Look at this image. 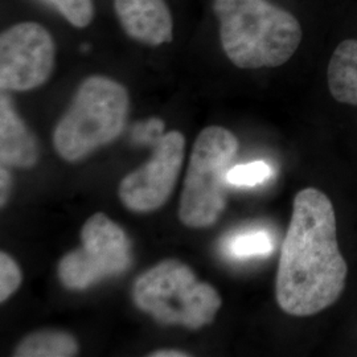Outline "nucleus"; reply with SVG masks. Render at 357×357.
<instances>
[{
    "label": "nucleus",
    "instance_id": "f03ea898",
    "mask_svg": "<svg viewBox=\"0 0 357 357\" xmlns=\"http://www.w3.org/2000/svg\"><path fill=\"white\" fill-rule=\"evenodd\" d=\"M213 10L222 50L241 69L286 64L302 43L298 19L268 0H215Z\"/></svg>",
    "mask_w": 357,
    "mask_h": 357
},
{
    "label": "nucleus",
    "instance_id": "39448f33",
    "mask_svg": "<svg viewBox=\"0 0 357 357\" xmlns=\"http://www.w3.org/2000/svg\"><path fill=\"white\" fill-rule=\"evenodd\" d=\"M238 147V139L228 128L209 126L199 134L178 205L183 225L203 229L216 224L227 205L228 172Z\"/></svg>",
    "mask_w": 357,
    "mask_h": 357
},
{
    "label": "nucleus",
    "instance_id": "a211bd4d",
    "mask_svg": "<svg viewBox=\"0 0 357 357\" xmlns=\"http://www.w3.org/2000/svg\"><path fill=\"white\" fill-rule=\"evenodd\" d=\"M1 206H4L7 203V199H8V195H10V188H11V175L10 172L4 168V166L1 167Z\"/></svg>",
    "mask_w": 357,
    "mask_h": 357
},
{
    "label": "nucleus",
    "instance_id": "6ab92c4d",
    "mask_svg": "<svg viewBox=\"0 0 357 357\" xmlns=\"http://www.w3.org/2000/svg\"><path fill=\"white\" fill-rule=\"evenodd\" d=\"M191 355L178 349H158L149 354V357H190Z\"/></svg>",
    "mask_w": 357,
    "mask_h": 357
},
{
    "label": "nucleus",
    "instance_id": "0eeeda50",
    "mask_svg": "<svg viewBox=\"0 0 357 357\" xmlns=\"http://www.w3.org/2000/svg\"><path fill=\"white\" fill-rule=\"evenodd\" d=\"M56 45L48 29L24 22L0 36V88L3 91H28L44 85L51 77Z\"/></svg>",
    "mask_w": 357,
    "mask_h": 357
},
{
    "label": "nucleus",
    "instance_id": "6e6552de",
    "mask_svg": "<svg viewBox=\"0 0 357 357\" xmlns=\"http://www.w3.org/2000/svg\"><path fill=\"white\" fill-rule=\"evenodd\" d=\"M184 149L180 131L162 135L153 158L122 178L118 191L122 204L135 213H150L166 204L183 167Z\"/></svg>",
    "mask_w": 357,
    "mask_h": 357
},
{
    "label": "nucleus",
    "instance_id": "f3484780",
    "mask_svg": "<svg viewBox=\"0 0 357 357\" xmlns=\"http://www.w3.org/2000/svg\"><path fill=\"white\" fill-rule=\"evenodd\" d=\"M165 128V123L159 118H151L146 123H141L135 128V135L143 141H151L155 135H160Z\"/></svg>",
    "mask_w": 357,
    "mask_h": 357
},
{
    "label": "nucleus",
    "instance_id": "1a4fd4ad",
    "mask_svg": "<svg viewBox=\"0 0 357 357\" xmlns=\"http://www.w3.org/2000/svg\"><path fill=\"white\" fill-rule=\"evenodd\" d=\"M116 17L128 36L159 47L174 38V20L165 0H114Z\"/></svg>",
    "mask_w": 357,
    "mask_h": 357
},
{
    "label": "nucleus",
    "instance_id": "423d86ee",
    "mask_svg": "<svg viewBox=\"0 0 357 357\" xmlns=\"http://www.w3.org/2000/svg\"><path fill=\"white\" fill-rule=\"evenodd\" d=\"M81 243L61 258L57 268L60 282L69 290H86L131 265V243L125 230L105 213L88 218L81 229Z\"/></svg>",
    "mask_w": 357,
    "mask_h": 357
},
{
    "label": "nucleus",
    "instance_id": "9b49d317",
    "mask_svg": "<svg viewBox=\"0 0 357 357\" xmlns=\"http://www.w3.org/2000/svg\"><path fill=\"white\" fill-rule=\"evenodd\" d=\"M328 89L337 102L357 106V40L342 41L332 53L327 69Z\"/></svg>",
    "mask_w": 357,
    "mask_h": 357
},
{
    "label": "nucleus",
    "instance_id": "dca6fc26",
    "mask_svg": "<svg viewBox=\"0 0 357 357\" xmlns=\"http://www.w3.org/2000/svg\"><path fill=\"white\" fill-rule=\"evenodd\" d=\"M23 281V274L13 257L0 253V302L4 303L17 291Z\"/></svg>",
    "mask_w": 357,
    "mask_h": 357
},
{
    "label": "nucleus",
    "instance_id": "9d476101",
    "mask_svg": "<svg viewBox=\"0 0 357 357\" xmlns=\"http://www.w3.org/2000/svg\"><path fill=\"white\" fill-rule=\"evenodd\" d=\"M38 159V139L16 113L7 94L0 97V160L1 166L32 168Z\"/></svg>",
    "mask_w": 357,
    "mask_h": 357
},
{
    "label": "nucleus",
    "instance_id": "2eb2a0df",
    "mask_svg": "<svg viewBox=\"0 0 357 357\" xmlns=\"http://www.w3.org/2000/svg\"><path fill=\"white\" fill-rule=\"evenodd\" d=\"M53 6L76 28L89 26L94 16L93 0H44Z\"/></svg>",
    "mask_w": 357,
    "mask_h": 357
},
{
    "label": "nucleus",
    "instance_id": "4468645a",
    "mask_svg": "<svg viewBox=\"0 0 357 357\" xmlns=\"http://www.w3.org/2000/svg\"><path fill=\"white\" fill-rule=\"evenodd\" d=\"M273 169L268 163L255 160L246 165L230 167L228 183L236 187H255L271 178Z\"/></svg>",
    "mask_w": 357,
    "mask_h": 357
},
{
    "label": "nucleus",
    "instance_id": "f8f14e48",
    "mask_svg": "<svg viewBox=\"0 0 357 357\" xmlns=\"http://www.w3.org/2000/svg\"><path fill=\"white\" fill-rule=\"evenodd\" d=\"M79 352L76 337L69 332L44 330L29 333L15 348L16 357H73Z\"/></svg>",
    "mask_w": 357,
    "mask_h": 357
},
{
    "label": "nucleus",
    "instance_id": "20e7f679",
    "mask_svg": "<svg viewBox=\"0 0 357 357\" xmlns=\"http://www.w3.org/2000/svg\"><path fill=\"white\" fill-rule=\"evenodd\" d=\"M132 299L158 323L190 330L211 324L222 303L213 286L199 281L192 268L178 259H165L139 275Z\"/></svg>",
    "mask_w": 357,
    "mask_h": 357
},
{
    "label": "nucleus",
    "instance_id": "7ed1b4c3",
    "mask_svg": "<svg viewBox=\"0 0 357 357\" xmlns=\"http://www.w3.org/2000/svg\"><path fill=\"white\" fill-rule=\"evenodd\" d=\"M128 109L130 97L122 84L105 76L86 78L54 128L56 151L70 163L85 159L122 134Z\"/></svg>",
    "mask_w": 357,
    "mask_h": 357
},
{
    "label": "nucleus",
    "instance_id": "ddd939ff",
    "mask_svg": "<svg viewBox=\"0 0 357 357\" xmlns=\"http://www.w3.org/2000/svg\"><path fill=\"white\" fill-rule=\"evenodd\" d=\"M227 250L236 258H249L268 255L274 250L271 236L265 230H249L231 237L227 243Z\"/></svg>",
    "mask_w": 357,
    "mask_h": 357
},
{
    "label": "nucleus",
    "instance_id": "f257e3e1",
    "mask_svg": "<svg viewBox=\"0 0 357 357\" xmlns=\"http://www.w3.org/2000/svg\"><path fill=\"white\" fill-rule=\"evenodd\" d=\"M347 274L330 197L317 188L298 192L282 243L275 283L278 306L296 318L317 315L337 302Z\"/></svg>",
    "mask_w": 357,
    "mask_h": 357
}]
</instances>
